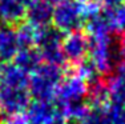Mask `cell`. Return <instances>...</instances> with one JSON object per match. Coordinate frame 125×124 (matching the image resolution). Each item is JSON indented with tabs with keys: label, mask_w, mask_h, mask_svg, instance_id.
Here are the masks:
<instances>
[{
	"label": "cell",
	"mask_w": 125,
	"mask_h": 124,
	"mask_svg": "<svg viewBox=\"0 0 125 124\" xmlns=\"http://www.w3.org/2000/svg\"><path fill=\"white\" fill-rule=\"evenodd\" d=\"M25 8L19 0H0V22L16 27L24 20Z\"/></svg>",
	"instance_id": "obj_10"
},
{
	"label": "cell",
	"mask_w": 125,
	"mask_h": 124,
	"mask_svg": "<svg viewBox=\"0 0 125 124\" xmlns=\"http://www.w3.org/2000/svg\"><path fill=\"white\" fill-rule=\"evenodd\" d=\"M88 85L83 78H80L76 72L71 75H64L55 93L53 101L59 108L62 105L77 101H88Z\"/></svg>",
	"instance_id": "obj_5"
},
{
	"label": "cell",
	"mask_w": 125,
	"mask_h": 124,
	"mask_svg": "<svg viewBox=\"0 0 125 124\" xmlns=\"http://www.w3.org/2000/svg\"><path fill=\"white\" fill-rule=\"evenodd\" d=\"M97 1L100 3L101 7L109 8V10H115V8L125 4V0H97Z\"/></svg>",
	"instance_id": "obj_15"
},
{
	"label": "cell",
	"mask_w": 125,
	"mask_h": 124,
	"mask_svg": "<svg viewBox=\"0 0 125 124\" xmlns=\"http://www.w3.org/2000/svg\"><path fill=\"white\" fill-rule=\"evenodd\" d=\"M62 39H64V34L51 24L48 27L36 29L35 47L39 51H45V49H51V48H59V47H61Z\"/></svg>",
	"instance_id": "obj_12"
},
{
	"label": "cell",
	"mask_w": 125,
	"mask_h": 124,
	"mask_svg": "<svg viewBox=\"0 0 125 124\" xmlns=\"http://www.w3.org/2000/svg\"><path fill=\"white\" fill-rule=\"evenodd\" d=\"M16 31V37L20 48H31L35 47V39H36V29L27 24L25 22L20 23L15 27Z\"/></svg>",
	"instance_id": "obj_13"
},
{
	"label": "cell",
	"mask_w": 125,
	"mask_h": 124,
	"mask_svg": "<svg viewBox=\"0 0 125 124\" xmlns=\"http://www.w3.org/2000/svg\"><path fill=\"white\" fill-rule=\"evenodd\" d=\"M32 97L29 85L0 83V113L7 117L24 115Z\"/></svg>",
	"instance_id": "obj_4"
},
{
	"label": "cell",
	"mask_w": 125,
	"mask_h": 124,
	"mask_svg": "<svg viewBox=\"0 0 125 124\" xmlns=\"http://www.w3.org/2000/svg\"><path fill=\"white\" fill-rule=\"evenodd\" d=\"M52 25L64 35L81 31L85 25V3L80 0H65L53 7Z\"/></svg>",
	"instance_id": "obj_3"
},
{
	"label": "cell",
	"mask_w": 125,
	"mask_h": 124,
	"mask_svg": "<svg viewBox=\"0 0 125 124\" xmlns=\"http://www.w3.org/2000/svg\"><path fill=\"white\" fill-rule=\"evenodd\" d=\"M57 113L60 110L53 100H32L24 116L28 124H49Z\"/></svg>",
	"instance_id": "obj_8"
},
{
	"label": "cell",
	"mask_w": 125,
	"mask_h": 124,
	"mask_svg": "<svg viewBox=\"0 0 125 124\" xmlns=\"http://www.w3.org/2000/svg\"><path fill=\"white\" fill-rule=\"evenodd\" d=\"M20 49L13 25L0 23V61H12L15 55Z\"/></svg>",
	"instance_id": "obj_9"
},
{
	"label": "cell",
	"mask_w": 125,
	"mask_h": 124,
	"mask_svg": "<svg viewBox=\"0 0 125 124\" xmlns=\"http://www.w3.org/2000/svg\"><path fill=\"white\" fill-rule=\"evenodd\" d=\"M105 107H91L79 120L73 122V124H103Z\"/></svg>",
	"instance_id": "obj_14"
},
{
	"label": "cell",
	"mask_w": 125,
	"mask_h": 124,
	"mask_svg": "<svg viewBox=\"0 0 125 124\" xmlns=\"http://www.w3.org/2000/svg\"><path fill=\"white\" fill-rule=\"evenodd\" d=\"M53 7L49 0H35L25 8L24 22L35 29H40L52 24Z\"/></svg>",
	"instance_id": "obj_7"
},
{
	"label": "cell",
	"mask_w": 125,
	"mask_h": 124,
	"mask_svg": "<svg viewBox=\"0 0 125 124\" xmlns=\"http://www.w3.org/2000/svg\"><path fill=\"white\" fill-rule=\"evenodd\" d=\"M51 3H52L53 5H56V4H59V3H62V1H65V0H49Z\"/></svg>",
	"instance_id": "obj_16"
},
{
	"label": "cell",
	"mask_w": 125,
	"mask_h": 124,
	"mask_svg": "<svg viewBox=\"0 0 125 124\" xmlns=\"http://www.w3.org/2000/svg\"><path fill=\"white\" fill-rule=\"evenodd\" d=\"M61 51L67 63L77 66L80 61L88 57V35L81 31L64 35Z\"/></svg>",
	"instance_id": "obj_6"
},
{
	"label": "cell",
	"mask_w": 125,
	"mask_h": 124,
	"mask_svg": "<svg viewBox=\"0 0 125 124\" xmlns=\"http://www.w3.org/2000/svg\"><path fill=\"white\" fill-rule=\"evenodd\" d=\"M12 63L27 75H31L43 63V59L36 47H31V48H20L15 55Z\"/></svg>",
	"instance_id": "obj_11"
},
{
	"label": "cell",
	"mask_w": 125,
	"mask_h": 124,
	"mask_svg": "<svg viewBox=\"0 0 125 124\" xmlns=\"http://www.w3.org/2000/svg\"><path fill=\"white\" fill-rule=\"evenodd\" d=\"M88 59L104 78L111 75L121 64L120 35L88 36Z\"/></svg>",
	"instance_id": "obj_1"
},
{
	"label": "cell",
	"mask_w": 125,
	"mask_h": 124,
	"mask_svg": "<svg viewBox=\"0 0 125 124\" xmlns=\"http://www.w3.org/2000/svg\"><path fill=\"white\" fill-rule=\"evenodd\" d=\"M64 72L60 67L41 63L29 75V93L33 100H53Z\"/></svg>",
	"instance_id": "obj_2"
}]
</instances>
